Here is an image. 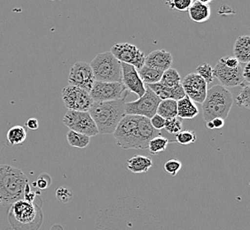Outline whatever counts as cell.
Returning a JSON list of instances; mask_svg holds the SVG:
<instances>
[{"label":"cell","mask_w":250,"mask_h":230,"mask_svg":"<svg viewBox=\"0 0 250 230\" xmlns=\"http://www.w3.org/2000/svg\"><path fill=\"white\" fill-rule=\"evenodd\" d=\"M116 144L125 150H146L150 140L162 134L154 130L149 119L125 115L113 133Z\"/></svg>","instance_id":"1"},{"label":"cell","mask_w":250,"mask_h":230,"mask_svg":"<svg viewBox=\"0 0 250 230\" xmlns=\"http://www.w3.org/2000/svg\"><path fill=\"white\" fill-rule=\"evenodd\" d=\"M28 184V177L21 169L0 164V206H9L24 199Z\"/></svg>","instance_id":"2"},{"label":"cell","mask_w":250,"mask_h":230,"mask_svg":"<svg viewBox=\"0 0 250 230\" xmlns=\"http://www.w3.org/2000/svg\"><path fill=\"white\" fill-rule=\"evenodd\" d=\"M88 113L95 122L99 134H113L125 115V98L93 102Z\"/></svg>","instance_id":"3"},{"label":"cell","mask_w":250,"mask_h":230,"mask_svg":"<svg viewBox=\"0 0 250 230\" xmlns=\"http://www.w3.org/2000/svg\"><path fill=\"white\" fill-rule=\"evenodd\" d=\"M231 92L222 85H215L208 90L206 97L202 103L204 120L208 122L221 118L226 120L233 104Z\"/></svg>","instance_id":"4"},{"label":"cell","mask_w":250,"mask_h":230,"mask_svg":"<svg viewBox=\"0 0 250 230\" xmlns=\"http://www.w3.org/2000/svg\"><path fill=\"white\" fill-rule=\"evenodd\" d=\"M8 219L15 230H36L34 226L37 220L42 221V213L37 204L21 199L11 205Z\"/></svg>","instance_id":"5"},{"label":"cell","mask_w":250,"mask_h":230,"mask_svg":"<svg viewBox=\"0 0 250 230\" xmlns=\"http://www.w3.org/2000/svg\"><path fill=\"white\" fill-rule=\"evenodd\" d=\"M89 64L96 82H122L121 62L110 52L99 53Z\"/></svg>","instance_id":"6"},{"label":"cell","mask_w":250,"mask_h":230,"mask_svg":"<svg viewBox=\"0 0 250 230\" xmlns=\"http://www.w3.org/2000/svg\"><path fill=\"white\" fill-rule=\"evenodd\" d=\"M161 101L158 96L146 86L144 95L139 99L125 103V115L141 116L150 120L156 115Z\"/></svg>","instance_id":"7"},{"label":"cell","mask_w":250,"mask_h":230,"mask_svg":"<svg viewBox=\"0 0 250 230\" xmlns=\"http://www.w3.org/2000/svg\"><path fill=\"white\" fill-rule=\"evenodd\" d=\"M63 124L69 130L84 134L89 137L99 134L95 122L88 112L68 110L63 117Z\"/></svg>","instance_id":"8"},{"label":"cell","mask_w":250,"mask_h":230,"mask_svg":"<svg viewBox=\"0 0 250 230\" xmlns=\"http://www.w3.org/2000/svg\"><path fill=\"white\" fill-rule=\"evenodd\" d=\"M89 94L94 102H106L126 98L128 91L123 82H95Z\"/></svg>","instance_id":"9"},{"label":"cell","mask_w":250,"mask_h":230,"mask_svg":"<svg viewBox=\"0 0 250 230\" xmlns=\"http://www.w3.org/2000/svg\"><path fill=\"white\" fill-rule=\"evenodd\" d=\"M63 103L68 110L89 112L94 101L89 92L77 87H65L62 91Z\"/></svg>","instance_id":"10"},{"label":"cell","mask_w":250,"mask_h":230,"mask_svg":"<svg viewBox=\"0 0 250 230\" xmlns=\"http://www.w3.org/2000/svg\"><path fill=\"white\" fill-rule=\"evenodd\" d=\"M116 59L121 63L128 64L139 70L145 65L144 53L134 44L129 43H120L115 44L109 51Z\"/></svg>","instance_id":"11"},{"label":"cell","mask_w":250,"mask_h":230,"mask_svg":"<svg viewBox=\"0 0 250 230\" xmlns=\"http://www.w3.org/2000/svg\"><path fill=\"white\" fill-rule=\"evenodd\" d=\"M95 82L92 67L89 63L78 61L73 65L68 76L69 85L90 92Z\"/></svg>","instance_id":"12"},{"label":"cell","mask_w":250,"mask_h":230,"mask_svg":"<svg viewBox=\"0 0 250 230\" xmlns=\"http://www.w3.org/2000/svg\"><path fill=\"white\" fill-rule=\"evenodd\" d=\"M186 96L192 102L202 104L207 94V83L196 73H191L181 82Z\"/></svg>","instance_id":"13"},{"label":"cell","mask_w":250,"mask_h":230,"mask_svg":"<svg viewBox=\"0 0 250 230\" xmlns=\"http://www.w3.org/2000/svg\"><path fill=\"white\" fill-rule=\"evenodd\" d=\"M213 75L214 77L218 79L221 82L222 86L232 87L241 85L244 81L242 77V67H236V68H229L226 67L224 63L220 60L217 62L216 67L213 68Z\"/></svg>","instance_id":"14"},{"label":"cell","mask_w":250,"mask_h":230,"mask_svg":"<svg viewBox=\"0 0 250 230\" xmlns=\"http://www.w3.org/2000/svg\"><path fill=\"white\" fill-rule=\"evenodd\" d=\"M122 67V82L127 91L134 93L139 98L143 96L146 92L144 82L140 79L138 70L133 66L121 63Z\"/></svg>","instance_id":"15"},{"label":"cell","mask_w":250,"mask_h":230,"mask_svg":"<svg viewBox=\"0 0 250 230\" xmlns=\"http://www.w3.org/2000/svg\"><path fill=\"white\" fill-rule=\"evenodd\" d=\"M173 63V58L171 53L165 50H155L150 53L145 59V65L147 67L158 69L161 71H166L171 67Z\"/></svg>","instance_id":"16"},{"label":"cell","mask_w":250,"mask_h":230,"mask_svg":"<svg viewBox=\"0 0 250 230\" xmlns=\"http://www.w3.org/2000/svg\"><path fill=\"white\" fill-rule=\"evenodd\" d=\"M146 86L148 87L150 90L153 91L161 100L173 99V100L178 101L186 96L181 83L178 84V86L174 87V88L165 87L160 82L155 83V84L146 85Z\"/></svg>","instance_id":"17"},{"label":"cell","mask_w":250,"mask_h":230,"mask_svg":"<svg viewBox=\"0 0 250 230\" xmlns=\"http://www.w3.org/2000/svg\"><path fill=\"white\" fill-rule=\"evenodd\" d=\"M211 1H192V5L188 9L190 19L196 23H203L210 18Z\"/></svg>","instance_id":"18"},{"label":"cell","mask_w":250,"mask_h":230,"mask_svg":"<svg viewBox=\"0 0 250 230\" xmlns=\"http://www.w3.org/2000/svg\"><path fill=\"white\" fill-rule=\"evenodd\" d=\"M234 58L240 63L248 64L250 61V36H240L233 46Z\"/></svg>","instance_id":"19"},{"label":"cell","mask_w":250,"mask_h":230,"mask_svg":"<svg viewBox=\"0 0 250 230\" xmlns=\"http://www.w3.org/2000/svg\"><path fill=\"white\" fill-rule=\"evenodd\" d=\"M153 167V160L148 157L142 155H135L127 160V168L134 173L148 172Z\"/></svg>","instance_id":"20"},{"label":"cell","mask_w":250,"mask_h":230,"mask_svg":"<svg viewBox=\"0 0 250 230\" xmlns=\"http://www.w3.org/2000/svg\"><path fill=\"white\" fill-rule=\"evenodd\" d=\"M199 115V109L194 102L186 96L178 101V117L182 119H193Z\"/></svg>","instance_id":"21"},{"label":"cell","mask_w":250,"mask_h":230,"mask_svg":"<svg viewBox=\"0 0 250 230\" xmlns=\"http://www.w3.org/2000/svg\"><path fill=\"white\" fill-rule=\"evenodd\" d=\"M138 74L140 76V79L146 85H150V84H155L160 82L164 72L144 65L138 70Z\"/></svg>","instance_id":"22"},{"label":"cell","mask_w":250,"mask_h":230,"mask_svg":"<svg viewBox=\"0 0 250 230\" xmlns=\"http://www.w3.org/2000/svg\"><path fill=\"white\" fill-rule=\"evenodd\" d=\"M156 114L165 120L178 116V101L173 99L162 100L159 104Z\"/></svg>","instance_id":"23"},{"label":"cell","mask_w":250,"mask_h":230,"mask_svg":"<svg viewBox=\"0 0 250 230\" xmlns=\"http://www.w3.org/2000/svg\"><path fill=\"white\" fill-rule=\"evenodd\" d=\"M26 138H27V132L22 126H19V125L12 127L6 134V139L12 145L22 144Z\"/></svg>","instance_id":"24"},{"label":"cell","mask_w":250,"mask_h":230,"mask_svg":"<svg viewBox=\"0 0 250 230\" xmlns=\"http://www.w3.org/2000/svg\"><path fill=\"white\" fill-rule=\"evenodd\" d=\"M67 143L70 146L75 148L83 149L87 147L90 144L91 137L77 133L72 130H68L67 133Z\"/></svg>","instance_id":"25"},{"label":"cell","mask_w":250,"mask_h":230,"mask_svg":"<svg viewBox=\"0 0 250 230\" xmlns=\"http://www.w3.org/2000/svg\"><path fill=\"white\" fill-rule=\"evenodd\" d=\"M160 83L168 88H174L181 83V77L175 68H168L163 74Z\"/></svg>","instance_id":"26"},{"label":"cell","mask_w":250,"mask_h":230,"mask_svg":"<svg viewBox=\"0 0 250 230\" xmlns=\"http://www.w3.org/2000/svg\"><path fill=\"white\" fill-rule=\"evenodd\" d=\"M241 92H240V94L236 97V105L239 106V107H241V108L250 109V82L243 81V82L241 84Z\"/></svg>","instance_id":"27"},{"label":"cell","mask_w":250,"mask_h":230,"mask_svg":"<svg viewBox=\"0 0 250 230\" xmlns=\"http://www.w3.org/2000/svg\"><path fill=\"white\" fill-rule=\"evenodd\" d=\"M168 143H169V141L168 138L160 134V135L154 137L153 139L150 140L147 149H148L150 153L154 155V154H157L161 152L165 151L168 146Z\"/></svg>","instance_id":"28"},{"label":"cell","mask_w":250,"mask_h":230,"mask_svg":"<svg viewBox=\"0 0 250 230\" xmlns=\"http://www.w3.org/2000/svg\"><path fill=\"white\" fill-rule=\"evenodd\" d=\"M175 136H176V141L178 144H183V145L195 143L197 140V135L195 131L193 130H182Z\"/></svg>","instance_id":"29"},{"label":"cell","mask_w":250,"mask_h":230,"mask_svg":"<svg viewBox=\"0 0 250 230\" xmlns=\"http://www.w3.org/2000/svg\"><path fill=\"white\" fill-rule=\"evenodd\" d=\"M164 129L170 134H178L179 132H181L183 130V122L180 118L178 116L175 118H171L166 120L165 122V127Z\"/></svg>","instance_id":"30"},{"label":"cell","mask_w":250,"mask_h":230,"mask_svg":"<svg viewBox=\"0 0 250 230\" xmlns=\"http://www.w3.org/2000/svg\"><path fill=\"white\" fill-rule=\"evenodd\" d=\"M196 74L202 77L207 84H209L214 80V75H213V68L208 63H203L200 65L196 68Z\"/></svg>","instance_id":"31"},{"label":"cell","mask_w":250,"mask_h":230,"mask_svg":"<svg viewBox=\"0 0 250 230\" xmlns=\"http://www.w3.org/2000/svg\"><path fill=\"white\" fill-rule=\"evenodd\" d=\"M182 168V163L178 159H169L164 165V171L171 176H176Z\"/></svg>","instance_id":"32"},{"label":"cell","mask_w":250,"mask_h":230,"mask_svg":"<svg viewBox=\"0 0 250 230\" xmlns=\"http://www.w3.org/2000/svg\"><path fill=\"white\" fill-rule=\"evenodd\" d=\"M192 3V0H173V1L166 2V5H168L170 9L185 12V11H188Z\"/></svg>","instance_id":"33"},{"label":"cell","mask_w":250,"mask_h":230,"mask_svg":"<svg viewBox=\"0 0 250 230\" xmlns=\"http://www.w3.org/2000/svg\"><path fill=\"white\" fill-rule=\"evenodd\" d=\"M73 194L70 190L67 188L60 187L56 191V197L59 201L62 202L63 204H67L71 200Z\"/></svg>","instance_id":"34"},{"label":"cell","mask_w":250,"mask_h":230,"mask_svg":"<svg viewBox=\"0 0 250 230\" xmlns=\"http://www.w3.org/2000/svg\"><path fill=\"white\" fill-rule=\"evenodd\" d=\"M51 184H52V178L46 172H43V173L39 174V178L36 182V185L39 190H45L50 187Z\"/></svg>","instance_id":"35"},{"label":"cell","mask_w":250,"mask_h":230,"mask_svg":"<svg viewBox=\"0 0 250 230\" xmlns=\"http://www.w3.org/2000/svg\"><path fill=\"white\" fill-rule=\"evenodd\" d=\"M165 122H166V120L164 119L163 117H161L160 115H157V114L154 115V116L150 119V123L152 125V127L154 128V130H158V131L164 129Z\"/></svg>","instance_id":"36"},{"label":"cell","mask_w":250,"mask_h":230,"mask_svg":"<svg viewBox=\"0 0 250 230\" xmlns=\"http://www.w3.org/2000/svg\"><path fill=\"white\" fill-rule=\"evenodd\" d=\"M219 60L229 68H236L241 66V63L239 62L235 58L230 57V56L221 58Z\"/></svg>","instance_id":"37"},{"label":"cell","mask_w":250,"mask_h":230,"mask_svg":"<svg viewBox=\"0 0 250 230\" xmlns=\"http://www.w3.org/2000/svg\"><path fill=\"white\" fill-rule=\"evenodd\" d=\"M26 127H28L29 130H38L39 127V120H37V119H35V118H30V119L27 120Z\"/></svg>","instance_id":"38"},{"label":"cell","mask_w":250,"mask_h":230,"mask_svg":"<svg viewBox=\"0 0 250 230\" xmlns=\"http://www.w3.org/2000/svg\"><path fill=\"white\" fill-rule=\"evenodd\" d=\"M242 77L246 82H250V64H245V67L242 69Z\"/></svg>","instance_id":"39"},{"label":"cell","mask_w":250,"mask_h":230,"mask_svg":"<svg viewBox=\"0 0 250 230\" xmlns=\"http://www.w3.org/2000/svg\"><path fill=\"white\" fill-rule=\"evenodd\" d=\"M212 122V124L214 126V130L215 129H222L225 125V120H223L221 118H215L213 120H210Z\"/></svg>","instance_id":"40"}]
</instances>
